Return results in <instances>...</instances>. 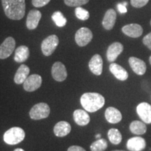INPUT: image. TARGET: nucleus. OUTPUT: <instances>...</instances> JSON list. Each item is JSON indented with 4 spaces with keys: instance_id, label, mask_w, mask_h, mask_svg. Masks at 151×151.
<instances>
[{
    "instance_id": "nucleus-1",
    "label": "nucleus",
    "mask_w": 151,
    "mask_h": 151,
    "mask_svg": "<svg viewBox=\"0 0 151 151\" xmlns=\"http://www.w3.org/2000/svg\"><path fill=\"white\" fill-rule=\"evenodd\" d=\"M1 4L8 18L14 20L23 18L26 8L24 0H1Z\"/></svg>"
},
{
    "instance_id": "nucleus-2",
    "label": "nucleus",
    "mask_w": 151,
    "mask_h": 151,
    "mask_svg": "<svg viewBox=\"0 0 151 151\" xmlns=\"http://www.w3.org/2000/svg\"><path fill=\"white\" fill-rule=\"evenodd\" d=\"M81 104L88 112L94 113L101 109L105 104V99L97 92H86L81 97Z\"/></svg>"
},
{
    "instance_id": "nucleus-3",
    "label": "nucleus",
    "mask_w": 151,
    "mask_h": 151,
    "mask_svg": "<svg viewBox=\"0 0 151 151\" xmlns=\"http://www.w3.org/2000/svg\"><path fill=\"white\" fill-rule=\"evenodd\" d=\"M25 137V133L22 128L14 127L7 130L4 134V141L9 145H16L22 142Z\"/></svg>"
},
{
    "instance_id": "nucleus-4",
    "label": "nucleus",
    "mask_w": 151,
    "mask_h": 151,
    "mask_svg": "<svg viewBox=\"0 0 151 151\" xmlns=\"http://www.w3.org/2000/svg\"><path fill=\"white\" fill-rule=\"evenodd\" d=\"M50 110L46 103L41 102L35 104L29 111L30 118L33 120H41L48 118Z\"/></svg>"
},
{
    "instance_id": "nucleus-5",
    "label": "nucleus",
    "mask_w": 151,
    "mask_h": 151,
    "mask_svg": "<svg viewBox=\"0 0 151 151\" xmlns=\"http://www.w3.org/2000/svg\"><path fill=\"white\" fill-rule=\"evenodd\" d=\"M59 44V38L52 35L48 37L41 43V51L45 56H50L55 50Z\"/></svg>"
},
{
    "instance_id": "nucleus-6",
    "label": "nucleus",
    "mask_w": 151,
    "mask_h": 151,
    "mask_svg": "<svg viewBox=\"0 0 151 151\" xmlns=\"http://www.w3.org/2000/svg\"><path fill=\"white\" fill-rule=\"evenodd\" d=\"M93 35L92 31L87 27H81L75 35V41L79 46L83 47L92 41Z\"/></svg>"
},
{
    "instance_id": "nucleus-7",
    "label": "nucleus",
    "mask_w": 151,
    "mask_h": 151,
    "mask_svg": "<svg viewBox=\"0 0 151 151\" xmlns=\"http://www.w3.org/2000/svg\"><path fill=\"white\" fill-rule=\"evenodd\" d=\"M15 47H16L15 39L11 37H7L0 45V59L4 60L8 58L14 51Z\"/></svg>"
},
{
    "instance_id": "nucleus-8",
    "label": "nucleus",
    "mask_w": 151,
    "mask_h": 151,
    "mask_svg": "<svg viewBox=\"0 0 151 151\" xmlns=\"http://www.w3.org/2000/svg\"><path fill=\"white\" fill-rule=\"evenodd\" d=\"M42 83V78L38 74H32L28 76L23 83L24 90L27 92H34L39 89Z\"/></svg>"
},
{
    "instance_id": "nucleus-9",
    "label": "nucleus",
    "mask_w": 151,
    "mask_h": 151,
    "mask_svg": "<svg viewBox=\"0 0 151 151\" xmlns=\"http://www.w3.org/2000/svg\"><path fill=\"white\" fill-rule=\"evenodd\" d=\"M51 73L54 80L58 82H62L67 77V71L65 66L60 62H56L53 64L51 69Z\"/></svg>"
},
{
    "instance_id": "nucleus-10",
    "label": "nucleus",
    "mask_w": 151,
    "mask_h": 151,
    "mask_svg": "<svg viewBox=\"0 0 151 151\" xmlns=\"http://www.w3.org/2000/svg\"><path fill=\"white\" fill-rule=\"evenodd\" d=\"M138 116L140 117L143 122L151 124V105L147 102L139 104L137 107Z\"/></svg>"
},
{
    "instance_id": "nucleus-11",
    "label": "nucleus",
    "mask_w": 151,
    "mask_h": 151,
    "mask_svg": "<svg viewBox=\"0 0 151 151\" xmlns=\"http://www.w3.org/2000/svg\"><path fill=\"white\" fill-rule=\"evenodd\" d=\"M123 46L119 42L113 43L108 48L106 52V58L109 62H113L116 61L118 57L123 51Z\"/></svg>"
},
{
    "instance_id": "nucleus-12",
    "label": "nucleus",
    "mask_w": 151,
    "mask_h": 151,
    "mask_svg": "<svg viewBox=\"0 0 151 151\" xmlns=\"http://www.w3.org/2000/svg\"><path fill=\"white\" fill-rule=\"evenodd\" d=\"M90 70L93 74L100 76L103 71V60L99 54H96L92 56L89 62Z\"/></svg>"
},
{
    "instance_id": "nucleus-13",
    "label": "nucleus",
    "mask_w": 151,
    "mask_h": 151,
    "mask_svg": "<svg viewBox=\"0 0 151 151\" xmlns=\"http://www.w3.org/2000/svg\"><path fill=\"white\" fill-rule=\"evenodd\" d=\"M129 64L130 67L136 74L139 76L145 74L147 67L145 62H143L142 60L135 57H131L129 59Z\"/></svg>"
},
{
    "instance_id": "nucleus-14",
    "label": "nucleus",
    "mask_w": 151,
    "mask_h": 151,
    "mask_svg": "<svg viewBox=\"0 0 151 151\" xmlns=\"http://www.w3.org/2000/svg\"><path fill=\"white\" fill-rule=\"evenodd\" d=\"M41 13L39 11L31 10L27 15V20H26V25L27 27L30 30L36 29L39 25V21L41 18Z\"/></svg>"
},
{
    "instance_id": "nucleus-15",
    "label": "nucleus",
    "mask_w": 151,
    "mask_h": 151,
    "mask_svg": "<svg viewBox=\"0 0 151 151\" xmlns=\"http://www.w3.org/2000/svg\"><path fill=\"white\" fill-rule=\"evenodd\" d=\"M146 146V140L140 137H132L127 142V148L129 151H142Z\"/></svg>"
},
{
    "instance_id": "nucleus-16",
    "label": "nucleus",
    "mask_w": 151,
    "mask_h": 151,
    "mask_svg": "<svg viewBox=\"0 0 151 151\" xmlns=\"http://www.w3.org/2000/svg\"><path fill=\"white\" fill-rule=\"evenodd\" d=\"M122 31L124 35L132 38H138L143 34V28L139 24H129L124 25L122 28Z\"/></svg>"
},
{
    "instance_id": "nucleus-17",
    "label": "nucleus",
    "mask_w": 151,
    "mask_h": 151,
    "mask_svg": "<svg viewBox=\"0 0 151 151\" xmlns=\"http://www.w3.org/2000/svg\"><path fill=\"white\" fill-rule=\"evenodd\" d=\"M109 70L119 81H126L129 76L126 69L116 63H111L109 66Z\"/></svg>"
},
{
    "instance_id": "nucleus-18",
    "label": "nucleus",
    "mask_w": 151,
    "mask_h": 151,
    "mask_svg": "<svg viewBox=\"0 0 151 151\" xmlns=\"http://www.w3.org/2000/svg\"><path fill=\"white\" fill-rule=\"evenodd\" d=\"M116 12L112 9H109L106 12L102 20V25L107 30L112 29L116 21Z\"/></svg>"
},
{
    "instance_id": "nucleus-19",
    "label": "nucleus",
    "mask_w": 151,
    "mask_h": 151,
    "mask_svg": "<svg viewBox=\"0 0 151 151\" xmlns=\"http://www.w3.org/2000/svg\"><path fill=\"white\" fill-rule=\"evenodd\" d=\"M105 118L111 124H116L121 121L122 116L120 111L114 107H109L105 111Z\"/></svg>"
},
{
    "instance_id": "nucleus-20",
    "label": "nucleus",
    "mask_w": 151,
    "mask_h": 151,
    "mask_svg": "<svg viewBox=\"0 0 151 151\" xmlns=\"http://www.w3.org/2000/svg\"><path fill=\"white\" fill-rule=\"evenodd\" d=\"M71 127L69 122L66 121H60L55 125L53 132L56 137H64L71 132Z\"/></svg>"
},
{
    "instance_id": "nucleus-21",
    "label": "nucleus",
    "mask_w": 151,
    "mask_h": 151,
    "mask_svg": "<svg viewBox=\"0 0 151 151\" xmlns=\"http://www.w3.org/2000/svg\"><path fill=\"white\" fill-rule=\"evenodd\" d=\"M73 120L76 123L80 126H86L90 121V117L88 113L82 109H77L73 112Z\"/></svg>"
},
{
    "instance_id": "nucleus-22",
    "label": "nucleus",
    "mask_w": 151,
    "mask_h": 151,
    "mask_svg": "<svg viewBox=\"0 0 151 151\" xmlns=\"http://www.w3.org/2000/svg\"><path fill=\"white\" fill-rule=\"evenodd\" d=\"M29 73V68L25 65H21L17 70L14 76V82L16 84H22L25 81Z\"/></svg>"
},
{
    "instance_id": "nucleus-23",
    "label": "nucleus",
    "mask_w": 151,
    "mask_h": 151,
    "mask_svg": "<svg viewBox=\"0 0 151 151\" xmlns=\"http://www.w3.org/2000/svg\"><path fill=\"white\" fill-rule=\"evenodd\" d=\"M29 56V50L26 46H20L16 48L15 52L14 60L18 63H22L28 59Z\"/></svg>"
},
{
    "instance_id": "nucleus-24",
    "label": "nucleus",
    "mask_w": 151,
    "mask_h": 151,
    "mask_svg": "<svg viewBox=\"0 0 151 151\" xmlns=\"http://www.w3.org/2000/svg\"><path fill=\"white\" fill-rule=\"evenodd\" d=\"M129 129L134 134L142 135L146 132L147 127L145 122L139 121V120H134L130 124Z\"/></svg>"
},
{
    "instance_id": "nucleus-25",
    "label": "nucleus",
    "mask_w": 151,
    "mask_h": 151,
    "mask_svg": "<svg viewBox=\"0 0 151 151\" xmlns=\"http://www.w3.org/2000/svg\"><path fill=\"white\" fill-rule=\"evenodd\" d=\"M108 137L111 143L118 145L122 141V134L118 129H110L108 132Z\"/></svg>"
},
{
    "instance_id": "nucleus-26",
    "label": "nucleus",
    "mask_w": 151,
    "mask_h": 151,
    "mask_svg": "<svg viewBox=\"0 0 151 151\" xmlns=\"http://www.w3.org/2000/svg\"><path fill=\"white\" fill-rule=\"evenodd\" d=\"M108 147L107 141L104 139H99L90 146L91 151H104Z\"/></svg>"
},
{
    "instance_id": "nucleus-27",
    "label": "nucleus",
    "mask_w": 151,
    "mask_h": 151,
    "mask_svg": "<svg viewBox=\"0 0 151 151\" xmlns=\"http://www.w3.org/2000/svg\"><path fill=\"white\" fill-rule=\"evenodd\" d=\"M52 19L56 25L59 27H65L67 24V19L60 11H55L52 15Z\"/></svg>"
},
{
    "instance_id": "nucleus-28",
    "label": "nucleus",
    "mask_w": 151,
    "mask_h": 151,
    "mask_svg": "<svg viewBox=\"0 0 151 151\" xmlns=\"http://www.w3.org/2000/svg\"><path fill=\"white\" fill-rule=\"evenodd\" d=\"M75 14L77 18L80 19L81 20H87L90 18V14L86 9H85L82 7L78 6L76 8Z\"/></svg>"
},
{
    "instance_id": "nucleus-29",
    "label": "nucleus",
    "mask_w": 151,
    "mask_h": 151,
    "mask_svg": "<svg viewBox=\"0 0 151 151\" xmlns=\"http://www.w3.org/2000/svg\"><path fill=\"white\" fill-rule=\"evenodd\" d=\"M90 0H64L65 4L71 7H78L80 6L86 4Z\"/></svg>"
},
{
    "instance_id": "nucleus-30",
    "label": "nucleus",
    "mask_w": 151,
    "mask_h": 151,
    "mask_svg": "<svg viewBox=\"0 0 151 151\" xmlns=\"http://www.w3.org/2000/svg\"><path fill=\"white\" fill-rule=\"evenodd\" d=\"M149 0H131V4L135 8H141L146 6Z\"/></svg>"
},
{
    "instance_id": "nucleus-31",
    "label": "nucleus",
    "mask_w": 151,
    "mask_h": 151,
    "mask_svg": "<svg viewBox=\"0 0 151 151\" xmlns=\"http://www.w3.org/2000/svg\"><path fill=\"white\" fill-rule=\"evenodd\" d=\"M50 0H32V4L34 6L40 8V7L45 6L50 2Z\"/></svg>"
},
{
    "instance_id": "nucleus-32",
    "label": "nucleus",
    "mask_w": 151,
    "mask_h": 151,
    "mask_svg": "<svg viewBox=\"0 0 151 151\" xmlns=\"http://www.w3.org/2000/svg\"><path fill=\"white\" fill-rule=\"evenodd\" d=\"M143 43L149 50H151V32L143 37Z\"/></svg>"
},
{
    "instance_id": "nucleus-33",
    "label": "nucleus",
    "mask_w": 151,
    "mask_h": 151,
    "mask_svg": "<svg viewBox=\"0 0 151 151\" xmlns=\"http://www.w3.org/2000/svg\"><path fill=\"white\" fill-rule=\"evenodd\" d=\"M118 9L119 12H120V14H125V13L127 11V8H126V6L124 5L122 3V4H118Z\"/></svg>"
},
{
    "instance_id": "nucleus-34",
    "label": "nucleus",
    "mask_w": 151,
    "mask_h": 151,
    "mask_svg": "<svg viewBox=\"0 0 151 151\" xmlns=\"http://www.w3.org/2000/svg\"><path fill=\"white\" fill-rule=\"evenodd\" d=\"M67 151H86L83 148L78 146H72L68 148Z\"/></svg>"
},
{
    "instance_id": "nucleus-35",
    "label": "nucleus",
    "mask_w": 151,
    "mask_h": 151,
    "mask_svg": "<svg viewBox=\"0 0 151 151\" xmlns=\"http://www.w3.org/2000/svg\"><path fill=\"white\" fill-rule=\"evenodd\" d=\"M14 151H24V150H23V149H22V148H16Z\"/></svg>"
},
{
    "instance_id": "nucleus-36",
    "label": "nucleus",
    "mask_w": 151,
    "mask_h": 151,
    "mask_svg": "<svg viewBox=\"0 0 151 151\" xmlns=\"http://www.w3.org/2000/svg\"><path fill=\"white\" fill-rule=\"evenodd\" d=\"M96 138H97V139H100V138H101V134H97V136H96Z\"/></svg>"
},
{
    "instance_id": "nucleus-37",
    "label": "nucleus",
    "mask_w": 151,
    "mask_h": 151,
    "mask_svg": "<svg viewBox=\"0 0 151 151\" xmlns=\"http://www.w3.org/2000/svg\"><path fill=\"white\" fill-rule=\"evenodd\" d=\"M149 62H150V64L151 65V55L150 56V58H149Z\"/></svg>"
},
{
    "instance_id": "nucleus-38",
    "label": "nucleus",
    "mask_w": 151,
    "mask_h": 151,
    "mask_svg": "<svg viewBox=\"0 0 151 151\" xmlns=\"http://www.w3.org/2000/svg\"><path fill=\"white\" fill-rule=\"evenodd\" d=\"M113 151H124V150H113Z\"/></svg>"
},
{
    "instance_id": "nucleus-39",
    "label": "nucleus",
    "mask_w": 151,
    "mask_h": 151,
    "mask_svg": "<svg viewBox=\"0 0 151 151\" xmlns=\"http://www.w3.org/2000/svg\"><path fill=\"white\" fill-rule=\"evenodd\" d=\"M150 25H151V20H150Z\"/></svg>"
}]
</instances>
